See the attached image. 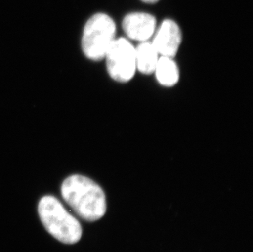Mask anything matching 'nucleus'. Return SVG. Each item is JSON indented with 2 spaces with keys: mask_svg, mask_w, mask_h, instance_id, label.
<instances>
[{
  "mask_svg": "<svg viewBox=\"0 0 253 252\" xmlns=\"http://www.w3.org/2000/svg\"><path fill=\"white\" fill-rule=\"evenodd\" d=\"M153 73H155L158 82L164 86L170 87L179 81V68L173 57L160 56Z\"/></svg>",
  "mask_w": 253,
  "mask_h": 252,
  "instance_id": "obj_8",
  "label": "nucleus"
},
{
  "mask_svg": "<svg viewBox=\"0 0 253 252\" xmlns=\"http://www.w3.org/2000/svg\"><path fill=\"white\" fill-rule=\"evenodd\" d=\"M38 213L43 227L53 238L65 244L78 243L82 236V225L53 196L41 198Z\"/></svg>",
  "mask_w": 253,
  "mask_h": 252,
  "instance_id": "obj_2",
  "label": "nucleus"
},
{
  "mask_svg": "<svg viewBox=\"0 0 253 252\" xmlns=\"http://www.w3.org/2000/svg\"><path fill=\"white\" fill-rule=\"evenodd\" d=\"M61 193L65 202L86 221H96L105 214V194L90 178L80 174L68 177L62 183Z\"/></svg>",
  "mask_w": 253,
  "mask_h": 252,
  "instance_id": "obj_1",
  "label": "nucleus"
},
{
  "mask_svg": "<svg viewBox=\"0 0 253 252\" xmlns=\"http://www.w3.org/2000/svg\"><path fill=\"white\" fill-rule=\"evenodd\" d=\"M155 17L144 12H133L125 17L123 30L129 39L133 41H148L156 31Z\"/></svg>",
  "mask_w": 253,
  "mask_h": 252,
  "instance_id": "obj_6",
  "label": "nucleus"
},
{
  "mask_svg": "<svg viewBox=\"0 0 253 252\" xmlns=\"http://www.w3.org/2000/svg\"><path fill=\"white\" fill-rule=\"evenodd\" d=\"M155 32L152 43L158 54L163 57H174L179 50L182 41L179 26L174 21L167 19Z\"/></svg>",
  "mask_w": 253,
  "mask_h": 252,
  "instance_id": "obj_5",
  "label": "nucleus"
},
{
  "mask_svg": "<svg viewBox=\"0 0 253 252\" xmlns=\"http://www.w3.org/2000/svg\"><path fill=\"white\" fill-rule=\"evenodd\" d=\"M104 58L114 81L125 83L134 77L137 70L135 48L126 39H115Z\"/></svg>",
  "mask_w": 253,
  "mask_h": 252,
  "instance_id": "obj_4",
  "label": "nucleus"
},
{
  "mask_svg": "<svg viewBox=\"0 0 253 252\" xmlns=\"http://www.w3.org/2000/svg\"><path fill=\"white\" fill-rule=\"evenodd\" d=\"M142 1L147 2V3H155V2H158L159 0H142Z\"/></svg>",
  "mask_w": 253,
  "mask_h": 252,
  "instance_id": "obj_9",
  "label": "nucleus"
},
{
  "mask_svg": "<svg viewBox=\"0 0 253 252\" xmlns=\"http://www.w3.org/2000/svg\"><path fill=\"white\" fill-rule=\"evenodd\" d=\"M160 55L156 50L152 42H140L135 48L137 70L143 74H152L155 71Z\"/></svg>",
  "mask_w": 253,
  "mask_h": 252,
  "instance_id": "obj_7",
  "label": "nucleus"
},
{
  "mask_svg": "<svg viewBox=\"0 0 253 252\" xmlns=\"http://www.w3.org/2000/svg\"><path fill=\"white\" fill-rule=\"evenodd\" d=\"M116 24L105 13H97L88 20L82 37V49L86 57L98 61L105 57L115 41Z\"/></svg>",
  "mask_w": 253,
  "mask_h": 252,
  "instance_id": "obj_3",
  "label": "nucleus"
}]
</instances>
